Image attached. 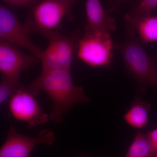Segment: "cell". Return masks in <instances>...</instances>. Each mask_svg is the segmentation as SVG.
I'll list each match as a JSON object with an SVG mask.
<instances>
[{"mask_svg": "<svg viewBox=\"0 0 157 157\" xmlns=\"http://www.w3.org/2000/svg\"><path fill=\"white\" fill-rule=\"evenodd\" d=\"M22 86L20 78L2 76L0 82V104L2 105L9 100Z\"/></svg>", "mask_w": 157, "mask_h": 157, "instance_id": "14", "label": "cell"}, {"mask_svg": "<svg viewBox=\"0 0 157 157\" xmlns=\"http://www.w3.org/2000/svg\"></svg>", "mask_w": 157, "mask_h": 157, "instance_id": "21", "label": "cell"}, {"mask_svg": "<svg viewBox=\"0 0 157 157\" xmlns=\"http://www.w3.org/2000/svg\"><path fill=\"white\" fill-rule=\"evenodd\" d=\"M38 0H1L7 6L14 9L21 7L30 8Z\"/></svg>", "mask_w": 157, "mask_h": 157, "instance_id": "16", "label": "cell"}, {"mask_svg": "<svg viewBox=\"0 0 157 157\" xmlns=\"http://www.w3.org/2000/svg\"><path fill=\"white\" fill-rule=\"evenodd\" d=\"M149 109L148 103L140 98H135L131 107L124 115V119L129 125L134 128H143L148 123Z\"/></svg>", "mask_w": 157, "mask_h": 157, "instance_id": "12", "label": "cell"}, {"mask_svg": "<svg viewBox=\"0 0 157 157\" xmlns=\"http://www.w3.org/2000/svg\"><path fill=\"white\" fill-rule=\"evenodd\" d=\"M125 20L126 24L137 32L141 42H157V17L151 14L134 16L127 14Z\"/></svg>", "mask_w": 157, "mask_h": 157, "instance_id": "11", "label": "cell"}, {"mask_svg": "<svg viewBox=\"0 0 157 157\" xmlns=\"http://www.w3.org/2000/svg\"><path fill=\"white\" fill-rule=\"evenodd\" d=\"M55 140V134L51 129H43L38 137H32L20 134L10 123L8 135L0 149V157H29L38 144L50 146Z\"/></svg>", "mask_w": 157, "mask_h": 157, "instance_id": "7", "label": "cell"}, {"mask_svg": "<svg viewBox=\"0 0 157 157\" xmlns=\"http://www.w3.org/2000/svg\"><path fill=\"white\" fill-rule=\"evenodd\" d=\"M124 42L114 45L120 52L126 69L138 84L139 92L143 93L148 85L157 86V66L147 52L134 33L126 24Z\"/></svg>", "mask_w": 157, "mask_h": 157, "instance_id": "2", "label": "cell"}, {"mask_svg": "<svg viewBox=\"0 0 157 157\" xmlns=\"http://www.w3.org/2000/svg\"><path fill=\"white\" fill-rule=\"evenodd\" d=\"M157 7V0H141L128 14L134 16L149 15Z\"/></svg>", "mask_w": 157, "mask_h": 157, "instance_id": "15", "label": "cell"}, {"mask_svg": "<svg viewBox=\"0 0 157 157\" xmlns=\"http://www.w3.org/2000/svg\"><path fill=\"white\" fill-rule=\"evenodd\" d=\"M27 89L35 97L41 91L49 96L53 104L49 120L55 124L60 123L75 104L90 102L82 87L73 84L69 70L42 71Z\"/></svg>", "mask_w": 157, "mask_h": 157, "instance_id": "1", "label": "cell"}, {"mask_svg": "<svg viewBox=\"0 0 157 157\" xmlns=\"http://www.w3.org/2000/svg\"><path fill=\"white\" fill-rule=\"evenodd\" d=\"M155 152L147 134L138 132L131 144L126 157H151Z\"/></svg>", "mask_w": 157, "mask_h": 157, "instance_id": "13", "label": "cell"}, {"mask_svg": "<svg viewBox=\"0 0 157 157\" xmlns=\"http://www.w3.org/2000/svg\"><path fill=\"white\" fill-rule=\"evenodd\" d=\"M155 151L157 150V128L152 130L147 134Z\"/></svg>", "mask_w": 157, "mask_h": 157, "instance_id": "17", "label": "cell"}, {"mask_svg": "<svg viewBox=\"0 0 157 157\" xmlns=\"http://www.w3.org/2000/svg\"><path fill=\"white\" fill-rule=\"evenodd\" d=\"M18 47L0 42V71L2 76L19 78L23 71L38 62V58L24 53Z\"/></svg>", "mask_w": 157, "mask_h": 157, "instance_id": "9", "label": "cell"}, {"mask_svg": "<svg viewBox=\"0 0 157 157\" xmlns=\"http://www.w3.org/2000/svg\"><path fill=\"white\" fill-rule=\"evenodd\" d=\"M60 1H63V2H65L69 3V4H70V5L73 6L74 3L76 2L77 0H60Z\"/></svg>", "mask_w": 157, "mask_h": 157, "instance_id": "19", "label": "cell"}, {"mask_svg": "<svg viewBox=\"0 0 157 157\" xmlns=\"http://www.w3.org/2000/svg\"><path fill=\"white\" fill-rule=\"evenodd\" d=\"M85 7L88 23L85 29L108 33L116 30L115 19L104 9L100 0H86Z\"/></svg>", "mask_w": 157, "mask_h": 157, "instance_id": "10", "label": "cell"}, {"mask_svg": "<svg viewBox=\"0 0 157 157\" xmlns=\"http://www.w3.org/2000/svg\"><path fill=\"white\" fill-rule=\"evenodd\" d=\"M73 6L60 0H38L29 8L25 25L30 35L56 31L65 16L73 18Z\"/></svg>", "mask_w": 157, "mask_h": 157, "instance_id": "3", "label": "cell"}, {"mask_svg": "<svg viewBox=\"0 0 157 157\" xmlns=\"http://www.w3.org/2000/svg\"><path fill=\"white\" fill-rule=\"evenodd\" d=\"M36 97L22 85L9 100L11 115L30 127L38 126L49 120V115L42 111Z\"/></svg>", "mask_w": 157, "mask_h": 157, "instance_id": "8", "label": "cell"}, {"mask_svg": "<svg viewBox=\"0 0 157 157\" xmlns=\"http://www.w3.org/2000/svg\"><path fill=\"white\" fill-rule=\"evenodd\" d=\"M43 36L48 39V44L39 59L42 62V71L70 70L81 36L79 31H76L69 36L62 35L57 31Z\"/></svg>", "mask_w": 157, "mask_h": 157, "instance_id": "4", "label": "cell"}, {"mask_svg": "<svg viewBox=\"0 0 157 157\" xmlns=\"http://www.w3.org/2000/svg\"><path fill=\"white\" fill-rule=\"evenodd\" d=\"M25 25L7 6H0V42H5L28 50L40 59L43 50L34 44Z\"/></svg>", "mask_w": 157, "mask_h": 157, "instance_id": "6", "label": "cell"}, {"mask_svg": "<svg viewBox=\"0 0 157 157\" xmlns=\"http://www.w3.org/2000/svg\"><path fill=\"white\" fill-rule=\"evenodd\" d=\"M114 45L109 33L85 29L77 47V57L92 67H108L111 64Z\"/></svg>", "mask_w": 157, "mask_h": 157, "instance_id": "5", "label": "cell"}, {"mask_svg": "<svg viewBox=\"0 0 157 157\" xmlns=\"http://www.w3.org/2000/svg\"><path fill=\"white\" fill-rule=\"evenodd\" d=\"M155 157H157V150L155 151Z\"/></svg>", "mask_w": 157, "mask_h": 157, "instance_id": "20", "label": "cell"}, {"mask_svg": "<svg viewBox=\"0 0 157 157\" xmlns=\"http://www.w3.org/2000/svg\"><path fill=\"white\" fill-rule=\"evenodd\" d=\"M128 0H115L114 2L112 4V6L110 7V9L112 11H114V9H117V6L120 5L121 3L124 2Z\"/></svg>", "mask_w": 157, "mask_h": 157, "instance_id": "18", "label": "cell"}]
</instances>
